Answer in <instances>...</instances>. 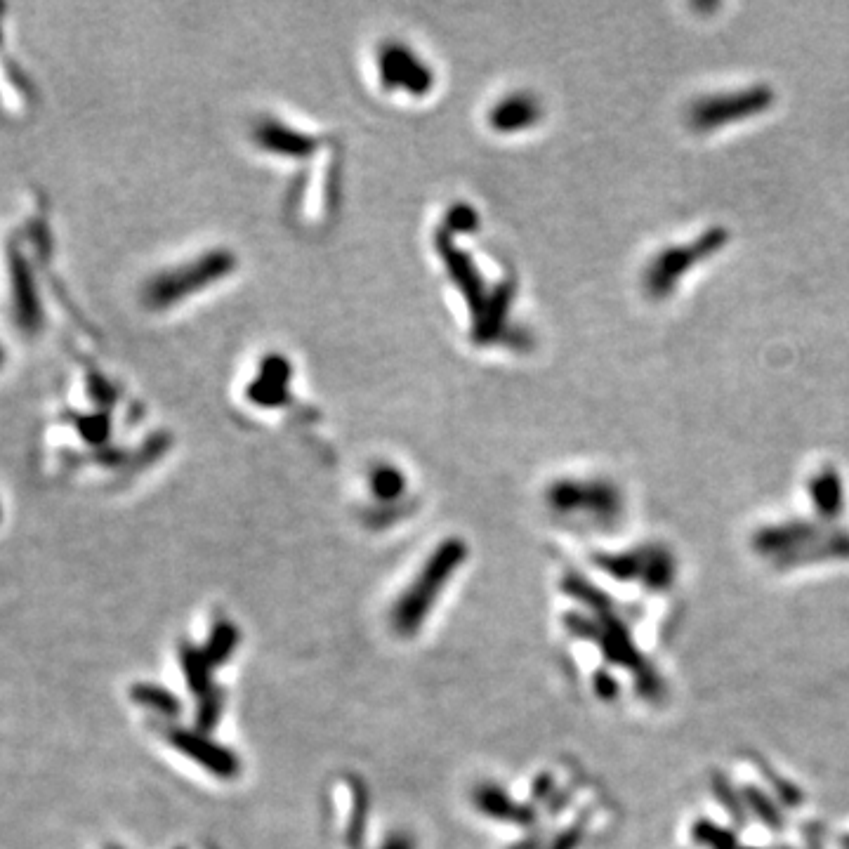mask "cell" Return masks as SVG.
Returning <instances> with one entry per match:
<instances>
[{
  "mask_svg": "<svg viewBox=\"0 0 849 849\" xmlns=\"http://www.w3.org/2000/svg\"><path fill=\"white\" fill-rule=\"evenodd\" d=\"M401 486H404V479H401L399 470H394V467H375L371 472V489L375 496H383V498H394L401 493Z\"/></svg>",
  "mask_w": 849,
  "mask_h": 849,
  "instance_id": "cell-9",
  "label": "cell"
},
{
  "mask_svg": "<svg viewBox=\"0 0 849 849\" xmlns=\"http://www.w3.org/2000/svg\"><path fill=\"white\" fill-rule=\"evenodd\" d=\"M288 385H291V368L286 357H269L262 361L258 380L248 387V399L260 408H276L286 404Z\"/></svg>",
  "mask_w": 849,
  "mask_h": 849,
  "instance_id": "cell-7",
  "label": "cell"
},
{
  "mask_svg": "<svg viewBox=\"0 0 849 849\" xmlns=\"http://www.w3.org/2000/svg\"><path fill=\"white\" fill-rule=\"evenodd\" d=\"M234 267L236 260L229 250H215V253L201 255V258L187 262V267L161 274L159 281L149 288V305L154 302V307H170L177 300L187 298V295L192 298V295L201 293L213 281H220L232 274Z\"/></svg>",
  "mask_w": 849,
  "mask_h": 849,
  "instance_id": "cell-3",
  "label": "cell"
},
{
  "mask_svg": "<svg viewBox=\"0 0 849 849\" xmlns=\"http://www.w3.org/2000/svg\"><path fill=\"white\" fill-rule=\"evenodd\" d=\"M816 508L824 517H838L842 508V484L835 467H821L812 482H809Z\"/></svg>",
  "mask_w": 849,
  "mask_h": 849,
  "instance_id": "cell-8",
  "label": "cell"
},
{
  "mask_svg": "<svg viewBox=\"0 0 849 849\" xmlns=\"http://www.w3.org/2000/svg\"><path fill=\"white\" fill-rule=\"evenodd\" d=\"M543 104L533 92H510L489 111V125L496 133L515 135L541 123Z\"/></svg>",
  "mask_w": 849,
  "mask_h": 849,
  "instance_id": "cell-5",
  "label": "cell"
},
{
  "mask_svg": "<svg viewBox=\"0 0 849 849\" xmlns=\"http://www.w3.org/2000/svg\"><path fill=\"white\" fill-rule=\"evenodd\" d=\"M458 557H460V543H449L444 545V550L439 552L437 559L427 566V571L423 574V583H420L418 588L406 597L404 604H401V614H399L401 628H413V625H416L413 621H418V618L423 616V611L427 609V602H430L432 590L437 592L439 583H442L446 574L451 571V564L458 562Z\"/></svg>",
  "mask_w": 849,
  "mask_h": 849,
  "instance_id": "cell-6",
  "label": "cell"
},
{
  "mask_svg": "<svg viewBox=\"0 0 849 849\" xmlns=\"http://www.w3.org/2000/svg\"><path fill=\"white\" fill-rule=\"evenodd\" d=\"M375 74L383 90L408 92V97L427 95L434 85L430 64L401 41L380 45L375 52Z\"/></svg>",
  "mask_w": 849,
  "mask_h": 849,
  "instance_id": "cell-4",
  "label": "cell"
},
{
  "mask_svg": "<svg viewBox=\"0 0 849 849\" xmlns=\"http://www.w3.org/2000/svg\"><path fill=\"white\" fill-rule=\"evenodd\" d=\"M776 102L774 90L765 83L748 85V88L720 92V95L703 97L689 107V125L701 133L708 130L725 128V125L748 121V118L760 116Z\"/></svg>",
  "mask_w": 849,
  "mask_h": 849,
  "instance_id": "cell-2",
  "label": "cell"
},
{
  "mask_svg": "<svg viewBox=\"0 0 849 849\" xmlns=\"http://www.w3.org/2000/svg\"><path fill=\"white\" fill-rule=\"evenodd\" d=\"M729 232L725 227H710L699 239L684 243V246H670L656 255L644 269L642 283L649 298L666 300L675 293L677 283L687 276L699 262L713 258L727 246Z\"/></svg>",
  "mask_w": 849,
  "mask_h": 849,
  "instance_id": "cell-1",
  "label": "cell"
}]
</instances>
